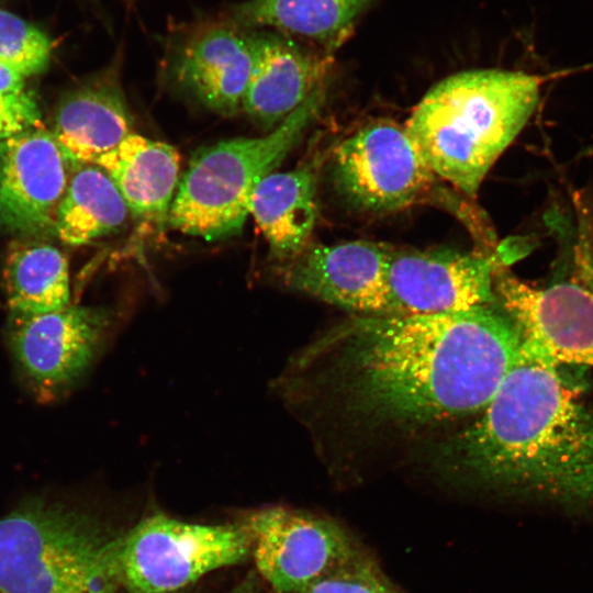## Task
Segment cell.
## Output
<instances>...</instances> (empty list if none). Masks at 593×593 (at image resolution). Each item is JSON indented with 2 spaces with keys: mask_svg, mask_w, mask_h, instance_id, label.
I'll return each instance as SVG.
<instances>
[{
  "mask_svg": "<svg viewBox=\"0 0 593 593\" xmlns=\"http://www.w3.org/2000/svg\"><path fill=\"white\" fill-rule=\"evenodd\" d=\"M119 539L85 510L27 499L0 517V593H113Z\"/></svg>",
  "mask_w": 593,
  "mask_h": 593,
  "instance_id": "277c9868",
  "label": "cell"
},
{
  "mask_svg": "<svg viewBox=\"0 0 593 593\" xmlns=\"http://www.w3.org/2000/svg\"><path fill=\"white\" fill-rule=\"evenodd\" d=\"M72 164H96L133 133V118L114 75L68 94L51 131Z\"/></svg>",
  "mask_w": 593,
  "mask_h": 593,
  "instance_id": "e0dca14e",
  "label": "cell"
},
{
  "mask_svg": "<svg viewBox=\"0 0 593 593\" xmlns=\"http://www.w3.org/2000/svg\"><path fill=\"white\" fill-rule=\"evenodd\" d=\"M3 283L12 315H34L69 305V272L66 257L45 243H19L5 258Z\"/></svg>",
  "mask_w": 593,
  "mask_h": 593,
  "instance_id": "44dd1931",
  "label": "cell"
},
{
  "mask_svg": "<svg viewBox=\"0 0 593 593\" xmlns=\"http://www.w3.org/2000/svg\"><path fill=\"white\" fill-rule=\"evenodd\" d=\"M115 322L112 309L92 305L12 315L8 340L18 371L37 395L60 394L92 366Z\"/></svg>",
  "mask_w": 593,
  "mask_h": 593,
  "instance_id": "9c48e42d",
  "label": "cell"
},
{
  "mask_svg": "<svg viewBox=\"0 0 593 593\" xmlns=\"http://www.w3.org/2000/svg\"><path fill=\"white\" fill-rule=\"evenodd\" d=\"M74 164L42 124L0 141V225L54 233Z\"/></svg>",
  "mask_w": 593,
  "mask_h": 593,
  "instance_id": "4fadbf2b",
  "label": "cell"
},
{
  "mask_svg": "<svg viewBox=\"0 0 593 593\" xmlns=\"http://www.w3.org/2000/svg\"><path fill=\"white\" fill-rule=\"evenodd\" d=\"M41 124L34 93L25 90L0 94V141Z\"/></svg>",
  "mask_w": 593,
  "mask_h": 593,
  "instance_id": "cb8c5ba5",
  "label": "cell"
},
{
  "mask_svg": "<svg viewBox=\"0 0 593 593\" xmlns=\"http://www.w3.org/2000/svg\"><path fill=\"white\" fill-rule=\"evenodd\" d=\"M571 231L560 276L537 287L505 265L494 292L524 340L561 366L593 367V220L578 219Z\"/></svg>",
  "mask_w": 593,
  "mask_h": 593,
  "instance_id": "8992f818",
  "label": "cell"
},
{
  "mask_svg": "<svg viewBox=\"0 0 593 593\" xmlns=\"http://www.w3.org/2000/svg\"><path fill=\"white\" fill-rule=\"evenodd\" d=\"M523 336L499 306L344 318L296 350L271 391L320 452L429 444L473 418Z\"/></svg>",
  "mask_w": 593,
  "mask_h": 593,
  "instance_id": "6da1fadb",
  "label": "cell"
},
{
  "mask_svg": "<svg viewBox=\"0 0 593 593\" xmlns=\"http://www.w3.org/2000/svg\"><path fill=\"white\" fill-rule=\"evenodd\" d=\"M333 175L351 205L373 214L421 202L437 177L405 126L387 119L368 122L335 147Z\"/></svg>",
  "mask_w": 593,
  "mask_h": 593,
  "instance_id": "ba28073f",
  "label": "cell"
},
{
  "mask_svg": "<svg viewBox=\"0 0 593 593\" xmlns=\"http://www.w3.org/2000/svg\"><path fill=\"white\" fill-rule=\"evenodd\" d=\"M371 0H247L223 18L248 30L272 29L332 55L353 34Z\"/></svg>",
  "mask_w": 593,
  "mask_h": 593,
  "instance_id": "d6986e66",
  "label": "cell"
},
{
  "mask_svg": "<svg viewBox=\"0 0 593 593\" xmlns=\"http://www.w3.org/2000/svg\"><path fill=\"white\" fill-rule=\"evenodd\" d=\"M320 160L283 172H271L256 187L249 214L261 230L278 262L300 254L309 244L318 216Z\"/></svg>",
  "mask_w": 593,
  "mask_h": 593,
  "instance_id": "ac0fdd59",
  "label": "cell"
},
{
  "mask_svg": "<svg viewBox=\"0 0 593 593\" xmlns=\"http://www.w3.org/2000/svg\"><path fill=\"white\" fill-rule=\"evenodd\" d=\"M255 31V60L244 113L273 130L327 83L332 55L277 32Z\"/></svg>",
  "mask_w": 593,
  "mask_h": 593,
  "instance_id": "9a60e30c",
  "label": "cell"
},
{
  "mask_svg": "<svg viewBox=\"0 0 593 593\" xmlns=\"http://www.w3.org/2000/svg\"><path fill=\"white\" fill-rule=\"evenodd\" d=\"M52 43L33 24L0 9V63L29 77L48 65Z\"/></svg>",
  "mask_w": 593,
  "mask_h": 593,
  "instance_id": "7402d4cb",
  "label": "cell"
},
{
  "mask_svg": "<svg viewBox=\"0 0 593 593\" xmlns=\"http://www.w3.org/2000/svg\"><path fill=\"white\" fill-rule=\"evenodd\" d=\"M593 69V61L583 65L582 67L578 68V70H592Z\"/></svg>",
  "mask_w": 593,
  "mask_h": 593,
  "instance_id": "484cf974",
  "label": "cell"
},
{
  "mask_svg": "<svg viewBox=\"0 0 593 593\" xmlns=\"http://www.w3.org/2000/svg\"><path fill=\"white\" fill-rule=\"evenodd\" d=\"M325 94L326 85L264 136L226 139L195 152L180 177L168 226L206 240L238 234L256 187L296 146Z\"/></svg>",
  "mask_w": 593,
  "mask_h": 593,
  "instance_id": "5b68a950",
  "label": "cell"
},
{
  "mask_svg": "<svg viewBox=\"0 0 593 593\" xmlns=\"http://www.w3.org/2000/svg\"><path fill=\"white\" fill-rule=\"evenodd\" d=\"M300 593H401L359 550Z\"/></svg>",
  "mask_w": 593,
  "mask_h": 593,
  "instance_id": "603a6c76",
  "label": "cell"
},
{
  "mask_svg": "<svg viewBox=\"0 0 593 593\" xmlns=\"http://www.w3.org/2000/svg\"><path fill=\"white\" fill-rule=\"evenodd\" d=\"M96 165L111 178L141 226L167 224L180 180V156L174 146L133 132Z\"/></svg>",
  "mask_w": 593,
  "mask_h": 593,
  "instance_id": "2e32d148",
  "label": "cell"
},
{
  "mask_svg": "<svg viewBox=\"0 0 593 593\" xmlns=\"http://www.w3.org/2000/svg\"><path fill=\"white\" fill-rule=\"evenodd\" d=\"M542 78L471 69L433 86L404 124L432 171L473 198L534 114Z\"/></svg>",
  "mask_w": 593,
  "mask_h": 593,
  "instance_id": "3957f363",
  "label": "cell"
},
{
  "mask_svg": "<svg viewBox=\"0 0 593 593\" xmlns=\"http://www.w3.org/2000/svg\"><path fill=\"white\" fill-rule=\"evenodd\" d=\"M262 578L279 593H300L358 550L333 521L283 506L247 515L244 524Z\"/></svg>",
  "mask_w": 593,
  "mask_h": 593,
  "instance_id": "8fae6325",
  "label": "cell"
},
{
  "mask_svg": "<svg viewBox=\"0 0 593 593\" xmlns=\"http://www.w3.org/2000/svg\"><path fill=\"white\" fill-rule=\"evenodd\" d=\"M560 367L523 339L486 405L430 443V462L449 479L489 491L593 504V403Z\"/></svg>",
  "mask_w": 593,
  "mask_h": 593,
  "instance_id": "7a4b0ae2",
  "label": "cell"
},
{
  "mask_svg": "<svg viewBox=\"0 0 593 593\" xmlns=\"http://www.w3.org/2000/svg\"><path fill=\"white\" fill-rule=\"evenodd\" d=\"M502 254L390 246L388 316L428 315L496 304L494 277Z\"/></svg>",
  "mask_w": 593,
  "mask_h": 593,
  "instance_id": "30bf717a",
  "label": "cell"
},
{
  "mask_svg": "<svg viewBox=\"0 0 593 593\" xmlns=\"http://www.w3.org/2000/svg\"><path fill=\"white\" fill-rule=\"evenodd\" d=\"M126 204L108 174L96 164H74L58 206L54 233L80 246L120 230Z\"/></svg>",
  "mask_w": 593,
  "mask_h": 593,
  "instance_id": "ffe728a7",
  "label": "cell"
},
{
  "mask_svg": "<svg viewBox=\"0 0 593 593\" xmlns=\"http://www.w3.org/2000/svg\"><path fill=\"white\" fill-rule=\"evenodd\" d=\"M390 246L368 240L306 246L278 262L284 289L338 306L355 315L388 316L385 268Z\"/></svg>",
  "mask_w": 593,
  "mask_h": 593,
  "instance_id": "7c38bea8",
  "label": "cell"
},
{
  "mask_svg": "<svg viewBox=\"0 0 593 593\" xmlns=\"http://www.w3.org/2000/svg\"><path fill=\"white\" fill-rule=\"evenodd\" d=\"M25 78L20 71L0 63V94L23 91Z\"/></svg>",
  "mask_w": 593,
  "mask_h": 593,
  "instance_id": "d4e9b609",
  "label": "cell"
},
{
  "mask_svg": "<svg viewBox=\"0 0 593 593\" xmlns=\"http://www.w3.org/2000/svg\"><path fill=\"white\" fill-rule=\"evenodd\" d=\"M255 31L224 18L183 32L172 53L176 81L209 110L234 116L244 101L255 60Z\"/></svg>",
  "mask_w": 593,
  "mask_h": 593,
  "instance_id": "5bb4252c",
  "label": "cell"
},
{
  "mask_svg": "<svg viewBox=\"0 0 593 593\" xmlns=\"http://www.w3.org/2000/svg\"><path fill=\"white\" fill-rule=\"evenodd\" d=\"M244 525L183 522L165 514L141 521L119 539L120 582L133 593H167L250 552Z\"/></svg>",
  "mask_w": 593,
  "mask_h": 593,
  "instance_id": "52a82bcc",
  "label": "cell"
}]
</instances>
